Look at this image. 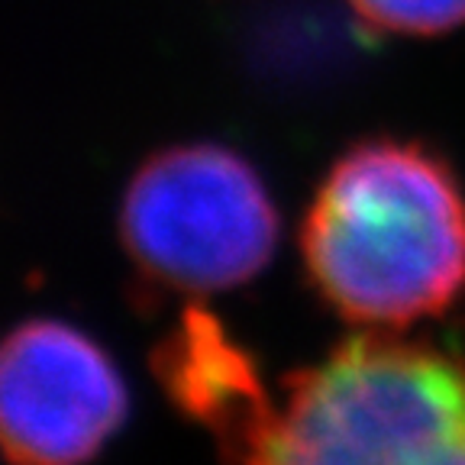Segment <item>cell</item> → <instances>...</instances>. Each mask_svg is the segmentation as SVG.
I'll use <instances>...</instances> for the list:
<instances>
[{"instance_id": "cell-3", "label": "cell", "mask_w": 465, "mask_h": 465, "mask_svg": "<svg viewBox=\"0 0 465 465\" xmlns=\"http://www.w3.org/2000/svg\"><path fill=\"white\" fill-rule=\"evenodd\" d=\"M116 232L143 288L213 298L269 269L282 220L246 155L220 143H178L130 174Z\"/></svg>"}, {"instance_id": "cell-1", "label": "cell", "mask_w": 465, "mask_h": 465, "mask_svg": "<svg viewBox=\"0 0 465 465\" xmlns=\"http://www.w3.org/2000/svg\"><path fill=\"white\" fill-rule=\"evenodd\" d=\"M153 371L226 465H465V362L433 342L369 330L269 385L217 317L188 307Z\"/></svg>"}, {"instance_id": "cell-2", "label": "cell", "mask_w": 465, "mask_h": 465, "mask_svg": "<svg viewBox=\"0 0 465 465\" xmlns=\"http://www.w3.org/2000/svg\"><path fill=\"white\" fill-rule=\"evenodd\" d=\"M301 262L317 298L369 330H404L465 294V188L417 139L369 136L342 149L301 220Z\"/></svg>"}, {"instance_id": "cell-4", "label": "cell", "mask_w": 465, "mask_h": 465, "mask_svg": "<svg viewBox=\"0 0 465 465\" xmlns=\"http://www.w3.org/2000/svg\"><path fill=\"white\" fill-rule=\"evenodd\" d=\"M130 417L110 352L65 320L0 336V456L7 465H87Z\"/></svg>"}, {"instance_id": "cell-5", "label": "cell", "mask_w": 465, "mask_h": 465, "mask_svg": "<svg viewBox=\"0 0 465 465\" xmlns=\"http://www.w3.org/2000/svg\"><path fill=\"white\" fill-rule=\"evenodd\" d=\"M365 26L391 36H443L465 26V0H346Z\"/></svg>"}]
</instances>
